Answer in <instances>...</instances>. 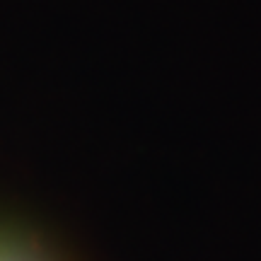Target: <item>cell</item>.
I'll return each mask as SVG.
<instances>
[{"label": "cell", "instance_id": "1", "mask_svg": "<svg viewBox=\"0 0 261 261\" xmlns=\"http://www.w3.org/2000/svg\"><path fill=\"white\" fill-rule=\"evenodd\" d=\"M0 261H44L37 247L22 242L19 237L0 234Z\"/></svg>", "mask_w": 261, "mask_h": 261}]
</instances>
